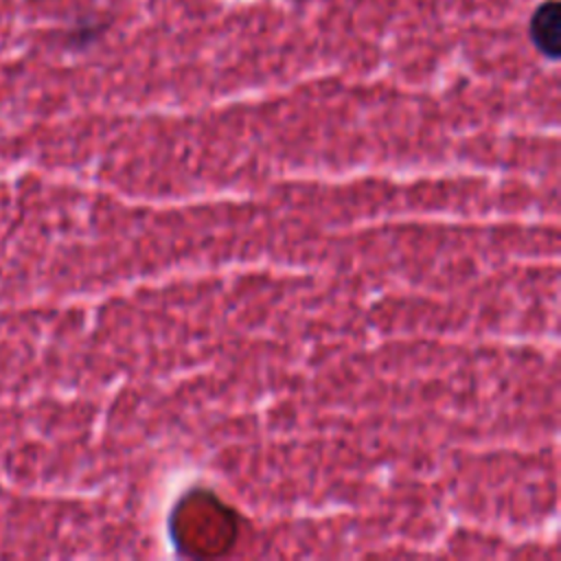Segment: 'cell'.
<instances>
[{"label": "cell", "instance_id": "7a4b0ae2", "mask_svg": "<svg viewBox=\"0 0 561 561\" xmlns=\"http://www.w3.org/2000/svg\"><path fill=\"white\" fill-rule=\"evenodd\" d=\"M103 22H96V20H83L75 33H72V44L75 46H85L90 42H94L101 33H103Z\"/></svg>", "mask_w": 561, "mask_h": 561}, {"label": "cell", "instance_id": "6da1fadb", "mask_svg": "<svg viewBox=\"0 0 561 561\" xmlns=\"http://www.w3.org/2000/svg\"><path fill=\"white\" fill-rule=\"evenodd\" d=\"M528 37L539 55L550 61L561 57V2L543 0L535 7L528 20Z\"/></svg>", "mask_w": 561, "mask_h": 561}]
</instances>
